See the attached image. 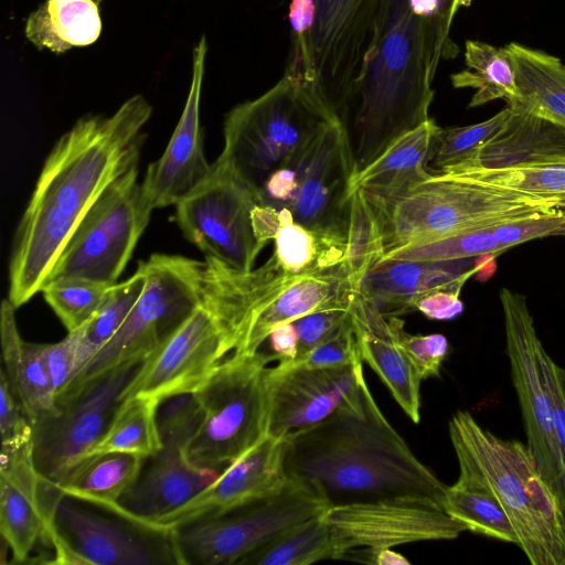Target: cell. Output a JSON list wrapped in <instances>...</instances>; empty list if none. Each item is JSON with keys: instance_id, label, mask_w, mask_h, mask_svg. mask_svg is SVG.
<instances>
[{"instance_id": "2", "label": "cell", "mask_w": 565, "mask_h": 565, "mask_svg": "<svg viewBox=\"0 0 565 565\" xmlns=\"http://www.w3.org/2000/svg\"><path fill=\"white\" fill-rule=\"evenodd\" d=\"M457 52L437 0L386 1L347 121L353 177L430 119L438 63Z\"/></svg>"}, {"instance_id": "9", "label": "cell", "mask_w": 565, "mask_h": 565, "mask_svg": "<svg viewBox=\"0 0 565 565\" xmlns=\"http://www.w3.org/2000/svg\"><path fill=\"white\" fill-rule=\"evenodd\" d=\"M138 265L146 275V286L137 303L115 337L82 369L56 403L116 365L146 358L199 306L205 259L152 254Z\"/></svg>"}, {"instance_id": "47", "label": "cell", "mask_w": 565, "mask_h": 565, "mask_svg": "<svg viewBox=\"0 0 565 565\" xmlns=\"http://www.w3.org/2000/svg\"><path fill=\"white\" fill-rule=\"evenodd\" d=\"M349 309L322 310L309 313L294 321L299 337L301 356L332 337L345 321Z\"/></svg>"}, {"instance_id": "16", "label": "cell", "mask_w": 565, "mask_h": 565, "mask_svg": "<svg viewBox=\"0 0 565 565\" xmlns=\"http://www.w3.org/2000/svg\"><path fill=\"white\" fill-rule=\"evenodd\" d=\"M230 353L224 329L206 291L204 274L199 306L145 358L121 398L143 396L161 402L173 395L194 393Z\"/></svg>"}, {"instance_id": "4", "label": "cell", "mask_w": 565, "mask_h": 565, "mask_svg": "<svg viewBox=\"0 0 565 565\" xmlns=\"http://www.w3.org/2000/svg\"><path fill=\"white\" fill-rule=\"evenodd\" d=\"M339 120L316 74L300 58L289 56L282 77L271 88L226 115L221 154L259 203L266 179L278 169L299 164Z\"/></svg>"}, {"instance_id": "17", "label": "cell", "mask_w": 565, "mask_h": 565, "mask_svg": "<svg viewBox=\"0 0 565 565\" xmlns=\"http://www.w3.org/2000/svg\"><path fill=\"white\" fill-rule=\"evenodd\" d=\"M366 384L362 361L324 369L291 362L268 367L267 435L287 437L319 424L340 408L356 406Z\"/></svg>"}, {"instance_id": "33", "label": "cell", "mask_w": 565, "mask_h": 565, "mask_svg": "<svg viewBox=\"0 0 565 565\" xmlns=\"http://www.w3.org/2000/svg\"><path fill=\"white\" fill-rule=\"evenodd\" d=\"M147 458L106 452L86 460L61 488L63 495L110 511L138 479Z\"/></svg>"}, {"instance_id": "42", "label": "cell", "mask_w": 565, "mask_h": 565, "mask_svg": "<svg viewBox=\"0 0 565 565\" xmlns=\"http://www.w3.org/2000/svg\"><path fill=\"white\" fill-rule=\"evenodd\" d=\"M156 419L162 443L177 439L185 445L202 419V408L195 393L162 399L158 404Z\"/></svg>"}, {"instance_id": "44", "label": "cell", "mask_w": 565, "mask_h": 565, "mask_svg": "<svg viewBox=\"0 0 565 565\" xmlns=\"http://www.w3.org/2000/svg\"><path fill=\"white\" fill-rule=\"evenodd\" d=\"M399 341L422 381L439 375L441 364L449 351V343L444 334H409L403 328Z\"/></svg>"}, {"instance_id": "7", "label": "cell", "mask_w": 565, "mask_h": 565, "mask_svg": "<svg viewBox=\"0 0 565 565\" xmlns=\"http://www.w3.org/2000/svg\"><path fill=\"white\" fill-rule=\"evenodd\" d=\"M271 361L260 350L232 353L194 392L202 419L183 446L194 467L223 471L267 435L266 373Z\"/></svg>"}, {"instance_id": "52", "label": "cell", "mask_w": 565, "mask_h": 565, "mask_svg": "<svg viewBox=\"0 0 565 565\" xmlns=\"http://www.w3.org/2000/svg\"><path fill=\"white\" fill-rule=\"evenodd\" d=\"M561 206H562L563 209H565V198H562V200H561Z\"/></svg>"}, {"instance_id": "49", "label": "cell", "mask_w": 565, "mask_h": 565, "mask_svg": "<svg viewBox=\"0 0 565 565\" xmlns=\"http://www.w3.org/2000/svg\"><path fill=\"white\" fill-rule=\"evenodd\" d=\"M270 356L278 363L291 362L299 353V337L294 322L282 323L275 328L268 339Z\"/></svg>"}, {"instance_id": "51", "label": "cell", "mask_w": 565, "mask_h": 565, "mask_svg": "<svg viewBox=\"0 0 565 565\" xmlns=\"http://www.w3.org/2000/svg\"><path fill=\"white\" fill-rule=\"evenodd\" d=\"M370 563L376 565H408L409 561L402 554L392 550V547H383L370 550Z\"/></svg>"}, {"instance_id": "13", "label": "cell", "mask_w": 565, "mask_h": 565, "mask_svg": "<svg viewBox=\"0 0 565 565\" xmlns=\"http://www.w3.org/2000/svg\"><path fill=\"white\" fill-rule=\"evenodd\" d=\"M79 502L63 495L53 511L51 564L180 565L172 531L140 525L106 510L92 511Z\"/></svg>"}, {"instance_id": "1", "label": "cell", "mask_w": 565, "mask_h": 565, "mask_svg": "<svg viewBox=\"0 0 565 565\" xmlns=\"http://www.w3.org/2000/svg\"><path fill=\"white\" fill-rule=\"evenodd\" d=\"M151 113L148 100L135 95L110 116L81 117L55 142L13 237L8 299L15 309L41 292L102 193L138 167Z\"/></svg>"}, {"instance_id": "36", "label": "cell", "mask_w": 565, "mask_h": 565, "mask_svg": "<svg viewBox=\"0 0 565 565\" xmlns=\"http://www.w3.org/2000/svg\"><path fill=\"white\" fill-rule=\"evenodd\" d=\"M158 404L143 396L122 401L88 459L106 452H129L147 459L156 456L163 448L156 419Z\"/></svg>"}, {"instance_id": "12", "label": "cell", "mask_w": 565, "mask_h": 565, "mask_svg": "<svg viewBox=\"0 0 565 565\" xmlns=\"http://www.w3.org/2000/svg\"><path fill=\"white\" fill-rule=\"evenodd\" d=\"M257 204L253 189L220 154L205 179L174 205V221L205 257L249 270L266 246L253 226Z\"/></svg>"}, {"instance_id": "45", "label": "cell", "mask_w": 565, "mask_h": 565, "mask_svg": "<svg viewBox=\"0 0 565 565\" xmlns=\"http://www.w3.org/2000/svg\"><path fill=\"white\" fill-rule=\"evenodd\" d=\"M82 328L67 332V335L58 342L46 344V362L56 399L66 391L76 375Z\"/></svg>"}, {"instance_id": "43", "label": "cell", "mask_w": 565, "mask_h": 565, "mask_svg": "<svg viewBox=\"0 0 565 565\" xmlns=\"http://www.w3.org/2000/svg\"><path fill=\"white\" fill-rule=\"evenodd\" d=\"M360 361L362 359L349 313L345 321L332 337L291 361V363L308 369H324L353 364Z\"/></svg>"}, {"instance_id": "28", "label": "cell", "mask_w": 565, "mask_h": 565, "mask_svg": "<svg viewBox=\"0 0 565 565\" xmlns=\"http://www.w3.org/2000/svg\"><path fill=\"white\" fill-rule=\"evenodd\" d=\"M14 311L11 301L4 299L0 309L1 369L32 425L57 414L58 406L46 362V344L22 339Z\"/></svg>"}, {"instance_id": "24", "label": "cell", "mask_w": 565, "mask_h": 565, "mask_svg": "<svg viewBox=\"0 0 565 565\" xmlns=\"http://www.w3.org/2000/svg\"><path fill=\"white\" fill-rule=\"evenodd\" d=\"M349 313L362 361L379 375L411 420L418 424L422 379L401 345L403 320L385 317L360 291Z\"/></svg>"}, {"instance_id": "5", "label": "cell", "mask_w": 565, "mask_h": 565, "mask_svg": "<svg viewBox=\"0 0 565 565\" xmlns=\"http://www.w3.org/2000/svg\"><path fill=\"white\" fill-rule=\"evenodd\" d=\"M361 191L374 213L384 254L398 247L429 243L562 209L559 198L490 186L438 173L395 192Z\"/></svg>"}, {"instance_id": "46", "label": "cell", "mask_w": 565, "mask_h": 565, "mask_svg": "<svg viewBox=\"0 0 565 565\" xmlns=\"http://www.w3.org/2000/svg\"><path fill=\"white\" fill-rule=\"evenodd\" d=\"M537 356L541 375L552 403L557 443L565 467V369L552 360L541 342Z\"/></svg>"}, {"instance_id": "18", "label": "cell", "mask_w": 565, "mask_h": 565, "mask_svg": "<svg viewBox=\"0 0 565 565\" xmlns=\"http://www.w3.org/2000/svg\"><path fill=\"white\" fill-rule=\"evenodd\" d=\"M324 519L353 547L369 550L457 539L467 527L427 495H395L332 505Z\"/></svg>"}, {"instance_id": "41", "label": "cell", "mask_w": 565, "mask_h": 565, "mask_svg": "<svg viewBox=\"0 0 565 565\" xmlns=\"http://www.w3.org/2000/svg\"><path fill=\"white\" fill-rule=\"evenodd\" d=\"M443 175L535 195L565 198V162L505 169H473Z\"/></svg>"}, {"instance_id": "8", "label": "cell", "mask_w": 565, "mask_h": 565, "mask_svg": "<svg viewBox=\"0 0 565 565\" xmlns=\"http://www.w3.org/2000/svg\"><path fill=\"white\" fill-rule=\"evenodd\" d=\"M145 358L127 360L57 402L58 413L32 424L33 459L50 518L61 488L87 459L122 403Z\"/></svg>"}, {"instance_id": "14", "label": "cell", "mask_w": 565, "mask_h": 565, "mask_svg": "<svg viewBox=\"0 0 565 565\" xmlns=\"http://www.w3.org/2000/svg\"><path fill=\"white\" fill-rule=\"evenodd\" d=\"M387 0H310L313 20L303 63L317 75L343 122Z\"/></svg>"}, {"instance_id": "25", "label": "cell", "mask_w": 565, "mask_h": 565, "mask_svg": "<svg viewBox=\"0 0 565 565\" xmlns=\"http://www.w3.org/2000/svg\"><path fill=\"white\" fill-rule=\"evenodd\" d=\"M252 221L257 238L264 244L274 242V258L290 274L318 273L348 263V238L310 228L286 207L257 204Z\"/></svg>"}, {"instance_id": "48", "label": "cell", "mask_w": 565, "mask_h": 565, "mask_svg": "<svg viewBox=\"0 0 565 565\" xmlns=\"http://www.w3.org/2000/svg\"><path fill=\"white\" fill-rule=\"evenodd\" d=\"M457 290H435L422 296L415 302V310L431 320H452L463 311V302Z\"/></svg>"}, {"instance_id": "6", "label": "cell", "mask_w": 565, "mask_h": 565, "mask_svg": "<svg viewBox=\"0 0 565 565\" xmlns=\"http://www.w3.org/2000/svg\"><path fill=\"white\" fill-rule=\"evenodd\" d=\"M459 469L481 479L505 510L532 565H565V515L527 445L483 428L467 411L449 420Z\"/></svg>"}, {"instance_id": "32", "label": "cell", "mask_w": 565, "mask_h": 565, "mask_svg": "<svg viewBox=\"0 0 565 565\" xmlns=\"http://www.w3.org/2000/svg\"><path fill=\"white\" fill-rule=\"evenodd\" d=\"M102 32L95 0H46L28 18L25 36L38 49L61 54L73 46H87Z\"/></svg>"}, {"instance_id": "50", "label": "cell", "mask_w": 565, "mask_h": 565, "mask_svg": "<svg viewBox=\"0 0 565 565\" xmlns=\"http://www.w3.org/2000/svg\"><path fill=\"white\" fill-rule=\"evenodd\" d=\"M472 0H437L438 14L444 32L450 35V26L459 9L469 7Z\"/></svg>"}, {"instance_id": "15", "label": "cell", "mask_w": 565, "mask_h": 565, "mask_svg": "<svg viewBox=\"0 0 565 565\" xmlns=\"http://www.w3.org/2000/svg\"><path fill=\"white\" fill-rule=\"evenodd\" d=\"M507 354L518 394L527 447L565 515V467L562 460L552 403L540 371L537 337L524 295L500 289Z\"/></svg>"}, {"instance_id": "26", "label": "cell", "mask_w": 565, "mask_h": 565, "mask_svg": "<svg viewBox=\"0 0 565 565\" xmlns=\"http://www.w3.org/2000/svg\"><path fill=\"white\" fill-rule=\"evenodd\" d=\"M551 235H565L563 207L548 214L501 222L429 243L398 247L386 252L380 260L438 262L497 256L515 245Z\"/></svg>"}, {"instance_id": "29", "label": "cell", "mask_w": 565, "mask_h": 565, "mask_svg": "<svg viewBox=\"0 0 565 565\" xmlns=\"http://www.w3.org/2000/svg\"><path fill=\"white\" fill-rule=\"evenodd\" d=\"M439 126L429 119L405 134L382 156L351 180L352 194L358 189L370 193H390L414 185L431 175L429 162Z\"/></svg>"}, {"instance_id": "21", "label": "cell", "mask_w": 565, "mask_h": 565, "mask_svg": "<svg viewBox=\"0 0 565 565\" xmlns=\"http://www.w3.org/2000/svg\"><path fill=\"white\" fill-rule=\"evenodd\" d=\"M206 50V39L202 35L193 50L192 81L180 119L163 153L148 166L142 179V191L153 209L174 206L210 172L200 121Z\"/></svg>"}, {"instance_id": "39", "label": "cell", "mask_w": 565, "mask_h": 565, "mask_svg": "<svg viewBox=\"0 0 565 565\" xmlns=\"http://www.w3.org/2000/svg\"><path fill=\"white\" fill-rule=\"evenodd\" d=\"M510 113V107L507 106L478 124L440 127L429 159L435 173H456L472 167L481 148L503 128Z\"/></svg>"}, {"instance_id": "30", "label": "cell", "mask_w": 565, "mask_h": 565, "mask_svg": "<svg viewBox=\"0 0 565 565\" xmlns=\"http://www.w3.org/2000/svg\"><path fill=\"white\" fill-rule=\"evenodd\" d=\"M515 68L519 107L565 127V65L541 50L512 42L507 45Z\"/></svg>"}, {"instance_id": "37", "label": "cell", "mask_w": 565, "mask_h": 565, "mask_svg": "<svg viewBox=\"0 0 565 565\" xmlns=\"http://www.w3.org/2000/svg\"><path fill=\"white\" fill-rule=\"evenodd\" d=\"M145 286L146 275L138 265L132 276L109 287L98 311L82 328L76 359V375L119 331L137 303Z\"/></svg>"}, {"instance_id": "31", "label": "cell", "mask_w": 565, "mask_h": 565, "mask_svg": "<svg viewBox=\"0 0 565 565\" xmlns=\"http://www.w3.org/2000/svg\"><path fill=\"white\" fill-rule=\"evenodd\" d=\"M352 544L323 516V511L300 521L250 553L241 565H309L342 558Z\"/></svg>"}, {"instance_id": "38", "label": "cell", "mask_w": 565, "mask_h": 565, "mask_svg": "<svg viewBox=\"0 0 565 565\" xmlns=\"http://www.w3.org/2000/svg\"><path fill=\"white\" fill-rule=\"evenodd\" d=\"M0 532L14 563L29 561L39 541L52 546L50 523L42 509L0 477Z\"/></svg>"}, {"instance_id": "23", "label": "cell", "mask_w": 565, "mask_h": 565, "mask_svg": "<svg viewBox=\"0 0 565 565\" xmlns=\"http://www.w3.org/2000/svg\"><path fill=\"white\" fill-rule=\"evenodd\" d=\"M183 446L181 440H164L163 448L150 457V463L109 512L148 526L211 484L221 471L194 467Z\"/></svg>"}, {"instance_id": "22", "label": "cell", "mask_w": 565, "mask_h": 565, "mask_svg": "<svg viewBox=\"0 0 565 565\" xmlns=\"http://www.w3.org/2000/svg\"><path fill=\"white\" fill-rule=\"evenodd\" d=\"M495 255L438 262L385 259L365 275L360 292L385 317L415 310V302L435 290L461 291L477 275L489 279L495 271Z\"/></svg>"}, {"instance_id": "11", "label": "cell", "mask_w": 565, "mask_h": 565, "mask_svg": "<svg viewBox=\"0 0 565 565\" xmlns=\"http://www.w3.org/2000/svg\"><path fill=\"white\" fill-rule=\"evenodd\" d=\"M153 210L138 181V167L115 180L71 235L47 282L75 277L115 285Z\"/></svg>"}, {"instance_id": "34", "label": "cell", "mask_w": 565, "mask_h": 565, "mask_svg": "<svg viewBox=\"0 0 565 565\" xmlns=\"http://www.w3.org/2000/svg\"><path fill=\"white\" fill-rule=\"evenodd\" d=\"M443 507L467 531L519 546V537L493 492L473 473L459 469L457 481L447 486Z\"/></svg>"}, {"instance_id": "35", "label": "cell", "mask_w": 565, "mask_h": 565, "mask_svg": "<svg viewBox=\"0 0 565 565\" xmlns=\"http://www.w3.org/2000/svg\"><path fill=\"white\" fill-rule=\"evenodd\" d=\"M467 68L450 76L455 88H475L468 107L473 108L495 99L507 105L516 98V78L512 56L507 46L468 40L465 44Z\"/></svg>"}, {"instance_id": "40", "label": "cell", "mask_w": 565, "mask_h": 565, "mask_svg": "<svg viewBox=\"0 0 565 565\" xmlns=\"http://www.w3.org/2000/svg\"><path fill=\"white\" fill-rule=\"evenodd\" d=\"M111 285L75 277L50 280L41 290L67 332L84 327L103 305Z\"/></svg>"}, {"instance_id": "20", "label": "cell", "mask_w": 565, "mask_h": 565, "mask_svg": "<svg viewBox=\"0 0 565 565\" xmlns=\"http://www.w3.org/2000/svg\"><path fill=\"white\" fill-rule=\"evenodd\" d=\"M286 451L287 437L266 435L189 502L148 526L171 531L279 491L289 481Z\"/></svg>"}, {"instance_id": "3", "label": "cell", "mask_w": 565, "mask_h": 565, "mask_svg": "<svg viewBox=\"0 0 565 565\" xmlns=\"http://www.w3.org/2000/svg\"><path fill=\"white\" fill-rule=\"evenodd\" d=\"M286 469L329 507L395 495L443 504L447 487L390 424L367 384L356 406L287 436Z\"/></svg>"}, {"instance_id": "27", "label": "cell", "mask_w": 565, "mask_h": 565, "mask_svg": "<svg viewBox=\"0 0 565 565\" xmlns=\"http://www.w3.org/2000/svg\"><path fill=\"white\" fill-rule=\"evenodd\" d=\"M510 110L503 128L481 148L472 167L463 171L565 162L564 126L519 107Z\"/></svg>"}, {"instance_id": "19", "label": "cell", "mask_w": 565, "mask_h": 565, "mask_svg": "<svg viewBox=\"0 0 565 565\" xmlns=\"http://www.w3.org/2000/svg\"><path fill=\"white\" fill-rule=\"evenodd\" d=\"M352 145L342 120L317 141L299 167V190L288 209L299 223L348 238L351 217Z\"/></svg>"}, {"instance_id": "10", "label": "cell", "mask_w": 565, "mask_h": 565, "mask_svg": "<svg viewBox=\"0 0 565 565\" xmlns=\"http://www.w3.org/2000/svg\"><path fill=\"white\" fill-rule=\"evenodd\" d=\"M327 508L323 499L289 479L270 495L171 530L180 565L238 564L289 526Z\"/></svg>"}]
</instances>
